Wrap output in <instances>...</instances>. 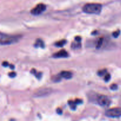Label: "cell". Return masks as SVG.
<instances>
[{
	"instance_id": "5b68a950",
	"label": "cell",
	"mask_w": 121,
	"mask_h": 121,
	"mask_svg": "<svg viewBox=\"0 0 121 121\" xmlns=\"http://www.w3.org/2000/svg\"><path fill=\"white\" fill-rule=\"evenodd\" d=\"M46 9V5L44 4H39L31 10V13L33 15H37L43 13Z\"/></svg>"
},
{
	"instance_id": "44dd1931",
	"label": "cell",
	"mask_w": 121,
	"mask_h": 121,
	"mask_svg": "<svg viewBox=\"0 0 121 121\" xmlns=\"http://www.w3.org/2000/svg\"><path fill=\"white\" fill-rule=\"evenodd\" d=\"M2 65L4 66H9V64H8L7 62H4L2 63Z\"/></svg>"
},
{
	"instance_id": "8fae6325",
	"label": "cell",
	"mask_w": 121,
	"mask_h": 121,
	"mask_svg": "<svg viewBox=\"0 0 121 121\" xmlns=\"http://www.w3.org/2000/svg\"><path fill=\"white\" fill-rule=\"evenodd\" d=\"M35 46H40V47H44V42L42 41L40 39H38L36 42V45Z\"/></svg>"
},
{
	"instance_id": "ffe728a7",
	"label": "cell",
	"mask_w": 121,
	"mask_h": 121,
	"mask_svg": "<svg viewBox=\"0 0 121 121\" xmlns=\"http://www.w3.org/2000/svg\"><path fill=\"white\" fill-rule=\"evenodd\" d=\"M76 103V104H79V103H82V101L81 100H79V99H76L75 100V102H74Z\"/></svg>"
},
{
	"instance_id": "30bf717a",
	"label": "cell",
	"mask_w": 121,
	"mask_h": 121,
	"mask_svg": "<svg viewBox=\"0 0 121 121\" xmlns=\"http://www.w3.org/2000/svg\"><path fill=\"white\" fill-rule=\"evenodd\" d=\"M103 42H104V39L103 38H100L98 40V41L96 43V47L97 48H100V47L102 46L103 44Z\"/></svg>"
},
{
	"instance_id": "52a82bcc",
	"label": "cell",
	"mask_w": 121,
	"mask_h": 121,
	"mask_svg": "<svg viewBox=\"0 0 121 121\" xmlns=\"http://www.w3.org/2000/svg\"><path fill=\"white\" fill-rule=\"evenodd\" d=\"M68 56V53L65 50H61V51L58 52L57 53L53 55V57H54V58H66Z\"/></svg>"
},
{
	"instance_id": "e0dca14e",
	"label": "cell",
	"mask_w": 121,
	"mask_h": 121,
	"mask_svg": "<svg viewBox=\"0 0 121 121\" xmlns=\"http://www.w3.org/2000/svg\"><path fill=\"white\" fill-rule=\"evenodd\" d=\"M9 76L10 77H11V78H13V77H14L16 76V73L14 72H10V73H9Z\"/></svg>"
},
{
	"instance_id": "7402d4cb",
	"label": "cell",
	"mask_w": 121,
	"mask_h": 121,
	"mask_svg": "<svg viewBox=\"0 0 121 121\" xmlns=\"http://www.w3.org/2000/svg\"><path fill=\"white\" fill-rule=\"evenodd\" d=\"M57 112L59 114H61L62 113V110H61V109H60V108H58V109H57Z\"/></svg>"
},
{
	"instance_id": "7c38bea8",
	"label": "cell",
	"mask_w": 121,
	"mask_h": 121,
	"mask_svg": "<svg viewBox=\"0 0 121 121\" xmlns=\"http://www.w3.org/2000/svg\"><path fill=\"white\" fill-rule=\"evenodd\" d=\"M69 104L70 106V107L72 108V109H76V103L75 102H73L72 101H69Z\"/></svg>"
},
{
	"instance_id": "6da1fadb",
	"label": "cell",
	"mask_w": 121,
	"mask_h": 121,
	"mask_svg": "<svg viewBox=\"0 0 121 121\" xmlns=\"http://www.w3.org/2000/svg\"><path fill=\"white\" fill-rule=\"evenodd\" d=\"M19 35H11L0 32V45H8L18 42L21 39Z\"/></svg>"
},
{
	"instance_id": "3957f363",
	"label": "cell",
	"mask_w": 121,
	"mask_h": 121,
	"mask_svg": "<svg viewBox=\"0 0 121 121\" xmlns=\"http://www.w3.org/2000/svg\"><path fill=\"white\" fill-rule=\"evenodd\" d=\"M106 116L110 117H119L121 116V108L115 107L108 109L105 112Z\"/></svg>"
},
{
	"instance_id": "8992f818",
	"label": "cell",
	"mask_w": 121,
	"mask_h": 121,
	"mask_svg": "<svg viewBox=\"0 0 121 121\" xmlns=\"http://www.w3.org/2000/svg\"><path fill=\"white\" fill-rule=\"evenodd\" d=\"M51 92H52V90L50 89L43 88L37 91V92L34 94L36 97H43V96L49 94L50 93H51Z\"/></svg>"
},
{
	"instance_id": "ba28073f",
	"label": "cell",
	"mask_w": 121,
	"mask_h": 121,
	"mask_svg": "<svg viewBox=\"0 0 121 121\" xmlns=\"http://www.w3.org/2000/svg\"><path fill=\"white\" fill-rule=\"evenodd\" d=\"M60 75L61 76V77L66 78V79H70V78H72V74L70 72H69V71H64L60 73Z\"/></svg>"
},
{
	"instance_id": "277c9868",
	"label": "cell",
	"mask_w": 121,
	"mask_h": 121,
	"mask_svg": "<svg viewBox=\"0 0 121 121\" xmlns=\"http://www.w3.org/2000/svg\"><path fill=\"white\" fill-rule=\"evenodd\" d=\"M97 102L100 106L102 107H107L111 104V100L106 96L100 95L97 98Z\"/></svg>"
},
{
	"instance_id": "5bb4252c",
	"label": "cell",
	"mask_w": 121,
	"mask_h": 121,
	"mask_svg": "<svg viewBox=\"0 0 121 121\" xmlns=\"http://www.w3.org/2000/svg\"><path fill=\"white\" fill-rule=\"evenodd\" d=\"M119 34H120V31L118 30V31H116V32H113L112 35H113V36L114 37H118L119 36Z\"/></svg>"
},
{
	"instance_id": "d6986e66",
	"label": "cell",
	"mask_w": 121,
	"mask_h": 121,
	"mask_svg": "<svg viewBox=\"0 0 121 121\" xmlns=\"http://www.w3.org/2000/svg\"><path fill=\"white\" fill-rule=\"evenodd\" d=\"M35 75H36L37 78H38L39 79H40V78H41V73H36V74H35Z\"/></svg>"
},
{
	"instance_id": "4fadbf2b",
	"label": "cell",
	"mask_w": 121,
	"mask_h": 121,
	"mask_svg": "<svg viewBox=\"0 0 121 121\" xmlns=\"http://www.w3.org/2000/svg\"><path fill=\"white\" fill-rule=\"evenodd\" d=\"M105 81L106 82H108L109 81V79H111V75L109 74H106L105 76Z\"/></svg>"
},
{
	"instance_id": "ac0fdd59",
	"label": "cell",
	"mask_w": 121,
	"mask_h": 121,
	"mask_svg": "<svg viewBox=\"0 0 121 121\" xmlns=\"http://www.w3.org/2000/svg\"><path fill=\"white\" fill-rule=\"evenodd\" d=\"M75 40L76 41L78 42H80V40H81V37L79 36H76L75 37Z\"/></svg>"
},
{
	"instance_id": "9a60e30c",
	"label": "cell",
	"mask_w": 121,
	"mask_h": 121,
	"mask_svg": "<svg viewBox=\"0 0 121 121\" xmlns=\"http://www.w3.org/2000/svg\"><path fill=\"white\" fill-rule=\"evenodd\" d=\"M106 72V70H101V71H99V72H98V75H99V76H102V75H104L105 74Z\"/></svg>"
},
{
	"instance_id": "2e32d148",
	"label": "cell",
	"mask_w": 121,
	"mask_h": 121,
	"mask_svg": "<svg viewBox=\"0 0 121 121\" xmlns=\"http://www.w3.org/2000/svg\"><path fill=\"white\" fill-rule=\"evenodd\" d=\"M110 88H111V90H117V88H118V85L115 84H112V85H111V87H110Z\"/></svg>"
},
{
	"instance_id": "7a4b0ae2",
	"label": "cell",
	"mask_w": 121,
	"mask_h": 121,
	"mask_svg": "<svg viewBox=\"0 0 121 121\" xmlns=\"http://www.w3.org/2000/svg\"><path fill=\"white\" fill-rule=\"evenodd\" d=\"M102 6L100 4L89 3L84 5L83 11L87 14H99L102 11Z\"/></svg>"
},
{
	"instance_id": "9c48e42d",
	"label": "cell",
	"mask_w": 121,
	"mask_h": 121,
	"mask_svg": "<svg viewBox=\"0 0 121 121\" xmlns=\"http://www.w3.org/2000/svg\"><path fill=\"white\" fill-rule=\"evenodd\" d=\"M66 41L65 40H60V41L57 42L56 43V45L57 46H58V47H62V46H63L64 45L66 44Z\"/></svg>"
}]
</instances>
